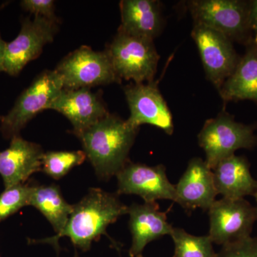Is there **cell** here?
<instances>
[{
	"label": "cell",
	"instance_id": "2e32d148",
	"mask_svg": "<svg viewBox=\"0 0 257 257\" xmlns=\"http://www.w3.org/2000/svg\"><path fill=\"white\" fill-rule=\"evenodd\" d=\"M132 245L128 253L131 257L143 254L148 243L170 235L173 226L167 220V212L160 210L156 202L134 204L128 207Z\"/></svg>",
	"mask_w": 257,
	"mask_h": 257
},
{
	"label": "cell",
	"instance_id": "484cf974",
	"mask_svg": "<svg viewBox=\"0 0 257 257\" xmlns=\"http://www.w3.org/2000/svg\"><path fill=\"white\" fill-rule=\"evenodd\" d=\"M248 23L253 40L257 42V0L248 2Z\"/></svg>",
	"mask_w": 257,
	"mask_h": 257
},
{
	"label": "cell",
	"instance_id": "f546056e",
	"mask_svg": "<svg viewBox=\"0 0 257 257\" xmlns=\"http://www.w3.org/2000/svg\"><path fill=\"white\" fill-rule=\"evenodd\" d=\"M2 117H3V116H0V120H1Z\"/></svg>",
	"mask_w": 257,
	"mask_h": 257
},
{
	"label": "cell",
	"instance_id": "4dcf8cb0",
	"mask_svg": "<svg viewBox=\"0 0 257 257\" xmlns=\"http://www.w3.org/2000/svg\"><path fill=\"white\" fill-rule=\"evenodd\" d=\"M0 257H1V256H0Z\"/></svg>",
	"mask_w": 257,
	"mask_h": 257
},
{
	"label": "cell",
	"instance_id": "d4e9b609",
	"mask_svg": "<svg viewBox=\"0 0 257 257\" xmlns=\"http://www.w3.org/2000/svg\"><path fill=\"white\" fill-rule=\"evenodd\" d=\"M22 8L35 16L50 20L57 19L55 15V3L53 0H23L20 3Z\"/></svg>",
	"mask_w": 257,
	"mask_h": 257
},
{
	"label": "cell",
	"instance_id": "cb8c5ba5",
	"mask_svg": "<svg viewBox=\"0 0 257 257\" xmlns=\"http://www.w3.org/2000/svg\"><path fill=\"white\" fill-rule=\"evenodd\" d=\"M216 257H257V236L224 245Z\"/></svg>",
	"mask_w": 257,
	"mask_h": 257
},
{
	"label": "cell",
	"instance_id": "d6986e66",
	"mask_svg": "<svg viewBox=\"0 0 257 257\" xmlns=\"http://www.w3.org/2000/svg\"><path fill=\"white\" fill-rule=\"evenodd\" d=\"M233 73L219 89L223 100H251L257 103V42L246 45Z\"/></svg>",
	"mask_w": 257,
	"mask_h": 257
},
{
	"label": "cell",
	"instance_id": "6da1fadb",
	"mask_svg": "<svg viewBox=\"0 0 257 257\" xmlns=\"http://www.w3.org/2000/svg\"><path fill=\"white\" fill-rule=\"evenodd\" d=\"M117 193L92 188L80 202L74 204L68 222L60 234L52 237L35 240L33 242L50 243L59 251L58 241L67 236L74 247L83 252L89 251L93 241L106 235L109 225L120 216L128 214V206L121 202Z\"/></svg>",
	"mask_w": 257,
	"mask_h": 257
},
{
	"label": "cell",
	"instance_id": "e0dca14e",
	"mask_svg": "<svg viewBox=\"0 0 257 257\" xmlns=\"http://www.w3.org/2000/svg\"><path fill=\"white\" fill-rule=\"evenodd\" d=\"M218 195L226 199H244L256 192L257 180L250 172V163L243 156H231L221 160L212 170Z\"/></svg>",
	"mask_w": 257,
	"mask_h": 257
},
{
	"label": "cell",
	"instance_id": "9c48e42d",
	"mask_svg": "<svg viewBox=\"0 0 257 257\" xmlns=\"http://www.w3.org/2000/svg\"><path fill=\"white\" fill-rule=\"evenodd\" d=\"M209 236L224 246L251 236L257 220L256 209L245 199L216 200L209 209Z\"/></svg>",
	"mask_w": 257,
	"mask_h": 257
},
{
	"label": "cell",
	"instance_id": "5bb4252c",
	"mask_svg": "<svg viewBox=\"0 0 257 257\" xmlns=\"http://www.w3.org/2000/svg\"><path fill=\"white\" fill-rule=\"evenodd\" d=\"M175 189L176 203L188 214L197 209L209 211L218 195L212 170L208 167L205 160L199 157L189 161Z\"/></svg>",
	"mask_w": 257,
	"mask_h": 257
},
{
	"label": "cell",
	"instance_id": "8fae6325",
	"mask_svg": "<svg viewBox=\"0 0 257 257\" xmlns=\"http://www.w3.org/2000/svg\"><path fill=\"white\" fill-rule=\"evenodd\" d=\"M163 165L150 167L128 162L116 175L117 193L140 196L145 202L171 200L176 202L175 185L167 177Z\"/></svg>",
	"mask_w": 257,
	"mask_h": 257
},
{
	"label": "cell",
	"instance_id": "5b68a950",
	"mask_svg": "<svg viewBox=\"0 0 257 257\" xmlns=\"http://www.w3.org/2000/svg\"><path fill=\"white\" fill-rule=\"evenodd\" d=\"M105 51L121 80H133L137 84L153 82L160 60L154 40L131 36L118 30Z\"/></svg>",
	"mask_w": 257,
	"mask_h": 257
},
{
	"label": "cell",
	"instance_id": "44dd1931",
	"mask_svg": "<svg viewBox=\"0 0 257 257\" xmlns=\"http://www.w3.org/2000/svg\"><path fill=\"white\" fill-rule=\"evenodd\" d=\"M170 236L175 243L173 257H216L209 235L194 236L182 228H173Z\"/></svg>",
	"mask_w": 257,
	"mask_h": 257
},
{
	"label": "cell",
	"instance_id": "7c38bea8",
	"mask_svg": "<svg viewBox=\"0 0 257 257\" xmlns=\"http://www.w3.org/2000/svg\"><path fill=\"white\" fill-rule=\"evenodd\" d=\"M130 108L128 124L135 128L150 124L163 130L168 135L174 132L173 120L167 102L154 82L128 84L124 88Z\"/></svg>",
	"mask_w": 257,
	"mask_h": 257
},
{
	"label": "cell",
	"instance_id": "277c9868",
	"mask_svg": "<svg viewBox=\"0 0 257 257\" xmlns=\"http://www.w3.org/2000/svg\"><path fill=\"white\" fill-rule=\"evenodd\" d=\"M64 89L63 82L55 70H45L37 76L15 101L8 114L3 116L0 132L6 139L20 135V132L37 114L47 110Z\"/></svg>",
	"mask_w": 257,
	"mask_h": 257
},
{
	"label": "cell",
	"instance_id": "52a82bcc",
	"mask_svg": "<svg viewBox=\"0 0 257 257\" xmlns=\"http://www.w3.org/2000/svg\"><path fill=\"white\" fill-rule=\"evenodd\" d=\"M55 70L62 79L64 89H90L121 82L107 52H96L85 45L64 57Z\"/></svg>",
	"mask_w": 257,
	"mask_h": 257
},
{
	"label": "cell",
	"instance_id": "ffe728a7",
	"mask_svg": "<svg viewBox=\"0 0 257 257\" xmlns=\"http://www.w3.org/2000/svg\"><path fill=\"white\" fill-rule=\"evenodd\" d=\"M29 205L43 214L57 234L64 229L74 209V204L66 202L60 187L55 184L32 186Z\"/></svg>",
	"mask_w": 257,
	"mask_h": 257
},
{
	"label": "cell",
	"instance_id": "30bf717a",
	"mask_svg": "<svg viewBox=\"0 0 257 257\" xmlns=\"http://www.w3.org/2000/svg\"><path fill=\"white\" fill-rule=\"evenodd\" d=\"M192 37L199 50L207 78L219 90L239 61L232 42L220 32L195 23Z\"/></svg>",
	"mask_w": 257,
	"mask_h": 257
},
{
	"label": "cell",
	"instance_id": "83f0119b",
	"mask_svg": "<svg viewBox=\"0 0 257 257\" xmlns=\"http://www.w3.org/2000/svg\"><path fill=\"white\" fill-rule=\"evenodd\" d=\"M257 180V179H256ZM253 197L255 198V200H256V206L255 207V209H256V216H257V187H256V192H255L254 195H253Z\"/></svg>",
	"mask_w": 257,
	"mask_h": 257
},
{
	"label": "cell",
	"instance_id": "603a6c76",
	"mask_svg": "<svg viewBox=\"0 0 257 257\" xmlns=\"http://www.w3.org/2000/svg\"><path fill=\"white\" fill-rule=\"evenodd\" d=\"M32 186L20 184L5 189L0 194V222L30 204Z\"/></svg>",
	"mask_w": 257,
	"mask_h": 257
},
{
	"label": "cell",
	"instance_id": "f1b7e54d",
	"mask_svg": "<svg viewBox=\"0 0 257 257\" xmlns=\"http://www.w3.org/2000/svg\"><path fill=\"white\" fill-rule=\"evenodd\" d=\"M136 257H144V256H143V254H141V255H139V256H136Z\"/></svg>",
	"mask_w": 257,
	"mask_h": 257
},
{
	"label": "cell",
	"instance_id": "7402d4cb",
	"mask_svg": "<svg viewBox=\"0 0 257 257\" xmlns=\"http://www.w3.org/2000/svg\"><path fill=\"white\" fill-rule=\"evenodd\" d=\"M87 159L84 151H50L42 157V171L52 179H60Z\"/></svg>",
	"mask_w": 257,
	"mask_h": 257
},
{
	"label": "cell",
	"instance_id": "8992f818",
	"mask_svg": "<svg viewBox=\"0 0 257 257\" xmlns=\"http://www.w3.org/2000/svg\"><path fill=\"white\" fill-rule=\"evenodd\" d=\"M187 5L194 23L220 32L231 42L247 45L253 40L248 23V2L195 0Z\"/></svg>",
	"mask_w": 257,
	"mask_h": 257
},
{
	"label": "cell",
	"instance_id": "9a60e30c",
	"mask_svg": "<svg viewBox=\"0 0 257 257\" xmlns=\"http://www.w3.org/2000/svg\"><path fill=\"white\" fill-rule=\"evenodd\" d=\"M44 153L40 145L20 135L12 138L10 147L0 152V175L5 189L25 184L32 175L41 172Z\"/></svg>",
	"mask_w": 257,
	"mask_h": 257
},
{
	"label": "cell",
	"instance_id": "ac0fdd59",
	"mask_svg": "<svg viewBox=\"0 0 257 257\" xmlns=\"http://www.w3.org/2000/svg\"><path fill=\"white\" fill-rule=\"evenodd\" d=\"M119 31L131 36L154 40L162 27L160 3L154 0H123L120 3Z\"/></svg>",
	"mask_w": 257,
	"mask_h": 257
},
{
	"label": "cell",
	"instance_id": "3957f363",
	"mask_svg": "<svg viewBox=\"0 0 257 257\" xmlns=\"http://www.w3.org/2000/svg\"><path fill=\"white\" fill-rule=\"evenodd\" d=\"M256 124L246 125L234 116L221 112L207 120L198 135L199 146L205 153V162L211 170L219 162L234 155L239 149L252 150L257 146Z\"/></svg>",
	"mask_w": 257,
	"mask_h": 257
},
{
	"label": "cell",
	"instance_id": "4fadbf2b",
	"mask_svg": "<svg viewBox=\"0 0 257 257\" xmlns=\"http://www.w3.org/2000/svg\"><path fill=\"white\" fill-rule=\"evenodd\" d=\"M47 109L64 115L73 126L72 133L75 136L109 114L101 94L88 88L63 89Z\"/></svg>",
	"mask_w": 257,
	"mask_h": 257
},
{
	"label": "cell",
	"instance_id": "ba28073f",
	"mask_svg": "<svg viewBox=\"0 0 257 257\" xmlns=\"http://www.w3.org/2000/svg\"><path fill=\"white\" fill-rule=\"evenodd\" d=\"M60 20L40 16L24 18L20 33L5 47L4 72L16 77L24 67L40 57L44 47L52 43L60 30Z\"/></svg>",
	"mask_w": 257,
	"mask_h": 257
},
{
	"label": "cell",
	"instance_id": "4316f807",
	"mask_svg": "<svg viewBox=\"0 0 257 257\" xmlns=\"http://www.w3.org/2000/svg\"><path fill=\"white\" fill-rule=\"evenodd\" d=\"M6 43L7 42H5L2 39L1 35H0V73L4 72V60Z\"/></svg>",
	"mask_w": 257,
	"mask_h": 257
},
{
	"label": "cell",
	"instance_id": "7a4b0ae2",
	"mask_svg": "<svg viewBox=\"0 0 257 257\" xmlns=\"http://www.w3.org/2000/svg\"><path fill=\"white\" fill-rule=\"evenodd\" d=\"M138 130L128 124L126 120L109 113L77 135L99 179L108 180L116 176L130 162L128 154Z\"/></svg>",
	"mask_w": 257,
	"mask_h": 257
}]
</instances>
